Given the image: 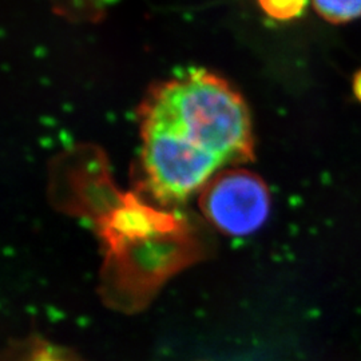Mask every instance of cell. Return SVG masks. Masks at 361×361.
Here are the masks:
<instances>
[{
  "mask_svg": "<svg viewBox=\"0 0 361 361\" xmlns=\"http://www.w3.org/2000/svg\"><path fill=\"white\" fill-rule=\"evenodd\" d=\"M141 122L146 176L173 197H190L222 166L252 155L245 101L207 70L155 85L143 102Z\"/></svg>",
  "mask_w": 361,
  "mask_h": 361,
  "instance_id": "1",
  "label": "cell"
},
{
  "mask_svg": "<svg viewBox=\"0 0 361 361\" xmlns=\"http://www.w3.org/2000/svg\"><path fill=\"white\" fill-rule=\"evenodd\" d=\"M30 361H68L56 356L50 349H39Z\"/></svg>",
  "mask_w": 361,
  "mask_h": 361,
  "instance_id": "5",
  "label": "cell"
},
{
  "mask_svg": "<svg viewBox=\"0 0 361 361\" xmlns=\"http://www.w3.org/2000/svg\"><path fill=\"white\" fill-rule=\"evenodd\" d=\"M308 0H258L262 11L277 20H290L300 16Z\"/></svg>",
  "mask_w": 361,
  "mask_h": 361,
  "instance_id": "4",
  "label": "cell"
},
{
  "mask_svg": "<svg viewBox=\"0 0 361 361\" xmlns=\"http://www.w3.org/2000/svg\"><path fill=\"white\" fill-rule=\"evenodd\" d=\"M202 210L221 232L244 237L265 224L271 210V197L257 176L246 170H231L207 183Z\"/></svg>",
  "mask_w": 361,
  "mask_h": 361,
  "instance_id": "2",
  "label": "cell"
},
{
  "mask_svg": "<svg viewBox=\"0 0 361 361\" xmlns=\"http://www.w3.org/2000/svg\"><path fill=\"white\" fill-rule=\"evenodd\" d=\"M317 13L332 23H347L361 18V0H313Z\"/></svg>",
  "mask_w": 361,
  "mask_h": 361,
  "instance_id": "3",
  "label": "cell"
}]
</instances>
